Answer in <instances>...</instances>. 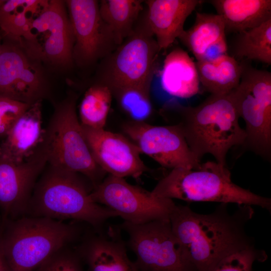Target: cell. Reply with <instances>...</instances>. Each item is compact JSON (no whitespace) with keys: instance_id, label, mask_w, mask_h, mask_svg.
Wrapping results in <instances>:
<instances>
[{"instance_id":"cell-22","label":"cell","mask_w":271,"mask_h":271,"mask_svg":"<svg viewBox=\"0 0 271 271\" xmlns=\"http://www.w3.org/2000/svg\"><path fill=\"white\" fill-rule=\"evenodd\" d=\"M195 63L200 83L211 94H228L240 81L242 66L228 54L213 61Z\"/></svg>"},{"instance_id":"cell-1","label":"cell","mask_w":271,"mask_h":271,"mask_svg":"<svg viewBox=\"0 0 271 271\" xmlns=\"http://www.w3.org/2000/svg\"><path fill=\"white\" fill-rule=\"evenodd\" d=\"M227 204L221 203L207 214L176 204L170 214L172 232L195 271H210L226 255L253 245L244 228L252 216V208L238 205L231 214Z\"/></svg>"},{"instance_id":"cell-11","label":"cell","mask_w":271,"mask_h":271,"mask_svg":"<svg viewBox=\"0 0 271 271\" xmlns=\"http://www.w3.org/2000/svg\"><path fill=\"white\" fill-rule=\"evenodd\" d=\"M90 196L94 202L113 210L124 221L135 224L169 220L176 205L172 199L156 197L124 178L110 175L93 189Z\"/></svg>"},{"instance_id":"cell-29","label":"cell","mask_w":271,"mask_h":271,"mask_svg":"<svg viewBox=\"0 0 271 271\" xmlns=\"http://www.w3.org/2000/svg\"><path fill=\"white\" fill-rule=\"evenodd\" d=\"M265 257L264 251L252 245L226 255L210 271H251L253 262L264 260Z\"/></svg>"},{"instance_id":"cell-16","label":"cell","mask_w":271,"mask_h":271,"mask_svg":"<svg viewBox=\"0 0 271 271\" xmlns=\"http://www.w3.org/2000/svg\"><path fill=\"white\" fill-rule=\"evenodd\" d=\"M85 236L76 251L90 271H139L128 257L118 225Z\"/></svg>"},{"instance_id":"cell-31","label":"cell","mask_w":271,"mask_h":271,"mask_svg":"<svg viewBox=\"0 0 271 271\" xmlns=\"http://www.w3.org/2000/svg\"><path fill=\"white\" fill-rule=\"evenodd\" d=\"M31 104L0 97V137L5 138Z\"/></svg>"},{"instance_id":"cell-13","label":"cell","mask_w":271,"mask_h":271,"mask_svg":"<svg viewBox=\"0 0 271 271\" xmlns=\"http://www.w3.org/2000/svg\"><path fill=\"white\" fill-rule=\"evenodd\" d=\"M123 130L142 153L165 168L195 169L201 164L177 124L158 126L133 121L125 124Z\"/></svg>"},{"instance_id":"cell-20","label":"cell","mask_w":271,"mask_h":271,"mask_svg":"<svg viewBox=\"0 0 271 271\" xmlns=\"http://www.w3.org/2000/svg\"><path fill=\"white\" fill-rule=\"evenodd\" d=\"M160 82L164 91L175 98H190L200 91L196 63L180 48L166 56L160 72Z\"/></svg>"},{"instance_id":"cell-8","label":"cell","mask_w":271,"mask_h":271,"mask_svg":"<svg viewBox=\"0 0 271 271\" xmlns=\"http://www.w3.org/2000/svg\"><path fill=\"white\" fill-rule=\"evenodd\" d=\"M17 42L30 58L40 63L70 66L74 38L64 3L47 1Z\"/></svg>"},{"instance_id":"cell-23","label":"cell","mask_w":271,"mask_h":271,"mask_svg":"<svg viewBox=\"0 0 271 271\" xmlns=\"http://www.w3.org/2000/svg\"><path fill=\"white\" fill-rule=\"evenodd\" d=\"M47 1L4 0L0 6L3 37L18 42Z\"/></svg>"},{"instance_id":"cell-12","label":"cell","mask_w":271,"mask_h":271,"mask_svg":"<svg viewBox=\"0 0 271 271\" xmlns=\"http://www.w3.org/2000/svg\"><path fill=\"white\" fill-rule=\"evenodd\" d=\"M49 146L43 143L28 159L16 164L0 155V209L2 220L27 213L36 184L48 162Z\"/></svg>"},{"instance_id":"cell-32","label":"cell","mask_w":271,"mask_h":271,"mask_svg":"<svg viewBox=\"0 0 271 271\" xmlns=\"http://www.w3.org/2000/svg\"><path fill=\"white\" fill-rule=\"evenodd\" d=\"M2 224V222L0 226V271H11L2 246L1 239Z\"/></svg>"},{"instance_id":"cell-17","label":"cell","mask_w":271,"mask_h":271,"mask_svg":"<svg viewBox=\"0 0 271 271\" xmlns=\"http://www.w3.org/2000/svg\"><path fill=\"white\" fill-rule=\"evenodd\" d=\"M42 101L31 104L0 144V155L16 164L30 158L44 140Z\"/></svg>"},{"instance_id":"cell-34","label":"cell","mask_w":271,"mask_h":271,"mask_svg":"<svg viewBox=\"0 0 271 271\" xmlns=\"http://www.w3.org/2000/svg\"><path fill=\"white\" fill-rule=\"evenodd\" d=\"M2 222V217H0V226L1 225Z\"/></svg>"},{"instance_id":"cell-6","label":"cell","mask_w":271,"mask_h":271,"mask_svg":"<svg viewBox=\"0 0 271 271\" xmlns=\"http://www.w3.org/2000/svg\"><path fill=\"white\" fill-rule=\"evenodd\" d=\"M76 97L69 94L56 104L45 133L49 146L48 163L85 177L93 188L105 173L89 150L76 111Z\"/></svg>"},{"instance_id":"cell-21","label":"cell","mask_w":271,"mask_h":271,"mask_svg":"<svg viewBox=\"0 0 271 271\" xmlns=\"http://www.w3.org/2000/svg\"><path fill=\"white\" fill-rule=\"evenodd\" d=\"M209 2L222 17L226 32L238 33L271 19L270 0H212Z\"/></svg>"},{"instance_id":"cell-33","label":"cell","mask_w":271,"mask_h":271,"mask_svg":"<svg viewBox=\"0 0 271 271\" xmlns=\"http://www.w3.org/2000/svg\"><path fill=\"white\" fill-rule=\"evenodd\" d=\"M2 36L1 34H0V53H1V45H2Z\"/></svg>"},{"instance_id":"cell-9","label":"cell","mask_w":271,"mask_h":271,"mask_svg":"<svg viewBox=\"0 0 271 271\" xmlns=\"http://www.w3.org/2000/svg\"><path fill=\"white\" fill-rule=\"evenodd\" d=\"M128 235L127 246L136 256L139 271H195L174 236L169 220L118 225Z\"/></svg>"},{"instance_id":"cell-27","label":"cell","mask_w":271,"mask_h":271,"mask_svg":"<svg viewBox=\"0 0 271 271\" xmlns=\"http://www.w3.org/2000/svg\"><path fill=\"white\" fill-rule=\"evenodd\" d=\"M110 89L96 84L85 92L79 107L80 123L93 128H104L112 100Z\"/></svg>"},{"instance_id":"cell-7","label":"cell","mask_w":271,"mask_h":271,"mask_svg":"<svg viewBox=\"0 0 271 271\" xmlns=\"http://www.w3.org/2000/svg\"><path fill=\"white\" fill-rule=\"evenodd\" d=\"M245 124L243 147L264 160L271 158V73L242 66L240 81L230 92Z\"/></svg>"},{"instance_id":"cell-14","label":"cell","mask_w":271,"mask_h":271,"mask_svg":"<svg viewBox=\"0 0 271 271\" xmlns=\"http://www.w3.org/2000/svg\"><path fill=\"white\" fill-rule=\"evenodd\" d=\"M65 3L74 38L73 59L81 65L90 64L115 44L113 36L101 18L97 1L69 0Z\"/></svg>"},{"instance_id":"cell-2","label":"cell","mask_w":271,"mask_h":271,"mask_svg":"<svg viewBox=\"0 0 271 271\" xmlns=\"http://www.w3.org/2000/svg\"><path fill=\"white\" fill-rule=\"evenodd\" d=\"M163 110L177 115L187 144L199 159L209 154L218 164L226 165L229 150L242 146L246 134L239 125L238 113L230 93L210 94L195 106L175 100L167 102Z\"/></svg>"},{"instance_id":"cell-4","label":"cell","mask_w":271,"mask_h":271,"mask_svg":"<svg viewBox=\"0 0 271 271\" xmlns=\"http://www.w3.org/2000/svg\"><path fill=\"white\" fill-rule=\"evenodd\" d=\"M81 233L75 223L23 216L2 220L1 239L11 271H34Z\"/></svg>"},{"instance_id":"cell-24","label":"cell","mask_w":271,"mask_h":271,"mask_svg":"<svg viewBox=\"0 0 271 271\" xmlns=\"http://www.w3.org/2000/svg\"><path fill=\"white\" fill-rule=\"evenodd\" d=\"M142 1L102 0L99 4L101 19L110 30L116 45H120L132 32L142 10Z\"/></svg>"},{"instance_id":"cell-26","label":"cell","mask_w":271,"mask_h":271,"mask_svg":"<svg viewBox=\"0 0 271 271\" xmlns=\"http://www.w3.org/2000/svg\"><path fill=\"white\" fill-rule=\"evenodd\" d=\"M238 34L235 46L238 57L271 64V19Z\"/></svg>"},{"instance_id":"cell-10","label":"cell","mask_w":271,"mask_h":271,"mask_svg":"<svg viewBox=\"0 0 271 271\" xmlns=\"http://www.w3.org/2000/svg\"><path fill=\"white\" fill-rule=\"evenodd\" d=\"M147 26L133 30L110 57L103 84L112 93L128 88L150 90L158 53L161 51Z\"/></svg>"},{"instance_id":"cell-15","label":"cell","mask_w":271,"mask_h":271,"mask_svg":"<svg viewBox=\"0 0 271 271\" xmlns=\"http://www.w3.org/2000/svg\"><path fill=\"white\" fill-rule=\"evenodd\" d=\"M81 126L95 162L105 173L137 179L147 170L140 157V150L132 142L104 128Z\"/></svg>"},{"instance_id":"cell-19","label":"cell","mask_w":271,"mask_h":271,"mask_svg":"<svg viewBox=\"0 0 271 271\" xmlns=\"http://www.w3.org/2000/svg\"><path fill=\"white\" fill-rule=\"evenodd\" d=\"M226 28L218 14L197 13L193 26L179 39L197 61H213L227 54Z\"/></svg>"},{"instance_id":"cell-25","label":"cell","mask_w":271,"mask_h":271,"mask_svg":"<svg viewBox=\"0 0 271 271\" xmlns=\"http://www.w3.org/2000/svg\"><path fill=\"white\" fill-rule=\"evenodd\" d=\"M0 53V97L13 99L15 87L32 59L15 41L3 37Z\"/></svg>"},{"instance_id":"cell-35","label":"cell","mask_w":271,"mask_h":271,"mask_svg":"<svg viewBox=\"0 0 271 271\" xmlns=\"http://www.w3.org/2000/svg\"><path fill=\"white\" fill-rule=\"evenodd\" d=\"M3 1L4 0H0V6L2 4V3H3Z\"/></svg>"},{"instance_id":"cell-5","label":"cell","mask_w":271,"mask_h":271,"mask_svg":"<svg viewBox=\"0 0 271 271\" xmlns=\"http://www.w3.org/2000/svg\"><path fill=\"white\" fill-rule=\"evenodd\" d=\"M151 192L156 197L172 200L235 203L269 211L271 209L270 198L235 184L226 166L214 161L201 163L195 169H172Z\"/></svg>"},{"instance_id":"cell-3","label":"cell","mask_w":271,"mask_h":271,"mask_svg":"<svg viewBox=\"0 0 271 271\" xmlns=\"http://www.w3.org/2000/svg\"><path fill=\"white\" fill-rule=\"evenodd\" d=\"M81 175L47 164L35 186L28 212L32 216L71 219L102 229L113 210L94 202L91 183Z\"/></svg>"},{"instance_id":"cell-28","label":"cell","mask_w":271,"mask_h":271,"mask_svg":"<svg viewBox=\"0 0 271 271\" xmlns=\"http://www.w3.org/2000/svg\"><path fill=\"white\" fill-rule=\"evenodd\" d=\"M149 91L139 88H128L114 94L123 110L134 121L143 122L152 112Z\"/></svg>"},{"instance_id":"cell-30","label":"cell","mask_w":271,"mask_h":271,"mask_svg":"<svg viewBox=\"0 0 271 271\" xmlns=\"http://www.w3.org/2000/svg\"><path fill=\"white\" fill-rule=\"evenodd\" d=\"M76 250L65 247L57 251L34 271H83Z\"/></svg>"},{"instance_id":"cell-18","label":"cell","mask_w":271,"mask_h":271,"mask_svg":"<svg viewBox=\"0 0 271 271\" xmlns=\"http://www.w3.org/2000/svg\"><path fill=\"white\" fill-rule=\"evenodd\" d=\"M200 0H148L147 25L160 50L168 48L183 32L188 17Z\"/></svg>"}]
</instances>
